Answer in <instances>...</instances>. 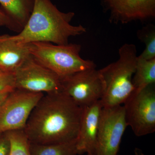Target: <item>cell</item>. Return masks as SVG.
Wrapping results in <instances>:
<instances>
[{
    "mask_svg": "<svg viewBox=\"0 0 155 155\" xmlns=\"http://www.w3.org/2000/svg\"><path fill=\"white\" fill-rule=\"evenodd\" d=\"M82 109L62 92L45 94L34 108L23 130L32 143L72 141L77 137Z\"/></svg>",
    "mask_w": 155,
    "mask_h": 155,
    "instance_id": "1",
    "label": "cell"
},
{
    "mask_svg": "<svg viewBox=\"0 0 155 155\" xmlns=\"http://www.w3.org/2000/svg\"><path fill=\"white\" fill-rule=\"evenodd\" d=\"M74 16L73 12H61L51 0H34L32 12L25 27L12 37L24 44L43 42L68 44L70 38L86 31L82 25L71 24Z\"/></svg>",
    "mask_w": 155,
    "mask_h": 155,
    "instance_id": "2",
    "label": "cell"
},
{
    "mask_svg": "<svg viewBox=\"0 0 155 155\" xmlns=\"http://www.w3.org/2000/svg\"><path fill=\"white\" fill-rule=\"evenodd\" d=\"M119 58L99 69L105 84L101 100L103 107L122 105L134 92L132 79L137 62V50L132 44L123 45L119 48Z\"/></svg>",
    "mask_w": 155,
    "mask_h": 155,
    "instance_id": "3",
    "label": "cell"
},
{
    "mask_svg": "<svg viewBox=\"0 0 155 155\" xmlns=\"http://www.w3.org/2000/svg\"><path fill=\"white\" fill-rule=\"evenodd\" d=\"M81 45L76 44L64 45L37 42L31 43V56L38 63L61 78L76 72L96 68L93 61L80 56Z\"/></svg>",
    "mask_w": 155,
    "mask_h": 155,
    "instance_id": "4",
    "label": "cell"
},
{
    "mask_svg": "<svg viewBox=\"0 0 155 155\" xmlns=\"http://www.w3.org/2000/svg\"><path fill=\"white\" fill-rule=\"evenodd\" d=\"M125 119L136 136L155 131L154 84L137 93H133L123 104Z\"/></svg>",
    "mask_w": 155,
    "mask_h": 155,
    "instance_id": "5",
    "label": "cell"
},
{
    "mask_svg": "<svg viewBox=\"0 0 155 155\" xmlns=\"http://www.w3.org/2000/svg\"><path fill=\"white\" fill-rule=\"evenodd\" d=\"M62 78V92L81 107L101 101L105 84L99 70L96 68L80 71Z\"/></svg>",
    "mask_w": 155,
    "mask_h": 155,
    "instance_id": "6",
    "label": "cell"
},
{
    "mask_svg": "<svg viewBox=\"0 0 155 155\" xmlns=\"http://www.w3.org/2000/svg\"><path fill=\"white\" fill-rule=\"evenodd\" d=\"M44 94L15 88L0 109V133L24 130L31 112Z\"/></svg>",
    "mask_w": 155,
    "mask_h": 155,
    "instance_id": "7",
    "label": "cell"
},
{
    "mask_svg": "<svg viewBox=\"0 0 155 155\" xmlns=\"http://www.w3.org/2000/svg\"><path fill=\"white\" fill-rule=\"evenodd\" d=\"M16 88L48 94L62 92V78L31 55L14 72Z\"/></svg>",
    "mask_w": 155,
    "mask_h": 155,
    "instance_id": "8",
    "label": "cell"
},
{
    "mask_svg": "<svg viewBox=\"0 0 155 155\" xmlns=\"http://www.w3.org/2000/svg\"><path fill=\"white\" fill-rule=\"evenodd\" d=\"M127 127L123 106L103 107L95 155H118L122 137Z\"/></svg>",
    "mask_w": 155,
    "mask_h": 155,
    "instance_id": "9",
    "label": "cell"
},
{
    "mask_svg": "<svg viewBox=\"0 0 155 155\" xmlns=\"http://www.w3.org/2000/svg\"><path fill=\"white\" fill-rule=\"evenodd\" d=\"M116 24L145 21L155 17V0H101Z\"/></svg>",
    "mask_w": 155,
    "mask_h": 155,
    "instance_id": "10",
    "label": "cell"
},
{
    "mask_svg": "<svg viewBox=\"0 0 155 155\" xmlns=\"http://www.w3.org/2000/svg\"><path fill=\"white\" fill-rule=\"evenodd\" d=\"M103 107L101 101L82 109L76 149L78 155H95L97 137Z\"/></svg>",
    "mask_w": 155,
    "mask_h": 155,
    "instance_id": "11",
    "label": "cell"
},
{
    "mask_svg": "<svg viewBox=\"0 0 155 155\" xmlns=\"http://www.w3.org/2000/svg\"><path fill=\"white\" fill-rule=\"evenodd\" d=\"M31 43L19 42L8 35H0V67L14 72L31 54Z\"/></svg>",
    "mask_w": 155,
    "mask_h": 155,
    "instance_id": "12",
    "label": "cell"
},
{
    "mask_svg": "<svg viewBox=\"0 0 155 155\" xmlns=\"http://www.w3.org/2000/svg\"><path fill=\"white\" fill-rule=\"evenodd\" d=\"M34 0H0L2 10L11 20L10 29L20 32L28 21L33 9Z\"/></svg>",
    "mask_w": 155,
    "mask_h": 155,
    "instance_id": "13",
    "label": "cell"
},
{
    "mask_svg": "<svg viewBox=\"0 0 155 155\" xmlns=\"http://www.w3.org/2000/svg\"><path fill=\"white\" fill-rule=\"evenodd\" d=\"M134 91L137 93L155 83V58L150 60L137 57L135 72L132 79Z\"/></svg>",
    "mask_w": 155,
    "mask_h": 155,
    "instance_id": "14",
    "label": "cell"
},
{
    "mask_svg": "<svg viewBox=\"0 0 155 155\" xmlns=\"http://www.w3.org/2000/svg\"><path fill=\"white\" fill-rule=\"evenodd\" d=\"M31 155H78L76 139L62 143L41 144L30 142Z\"/></svg>",
    "mask_w": 155,
    "mask_h": 155,
    "instance_id": "15",
    "label": "cell"
},
{
    "mask_svg": "<svg viewBox=\"0 0 155 155\" xmlns=\"http://www.w3.org/2000/svg\"><path fill=\"white\" fill-rule=\"evenodd\" d=\"M137 36L140 41L144 43L145 48L138 58L146 60L155 58V27L149 24L142 28L137 32Z\"/></svg>",
    "mask_w": 155,
    "mask_h": 155,
    "instance_id": "16",
    "label": "cell"
},
{
    "mask_svg": "<svg viewBox=\"0 0 155 155\" xmlns=\"http://www.w3.org/2000/svg\"><path fill=\"white\" fill-rule=\"evenodd\" d=\"M11 145L9 155H31L30 141L24 130L6 132Z\"/></svg>",
    "mask_w": 155,
    "mask_h": 155,
    "instance_id": "17",
    "label": "cell"
},
{
    "mask_svg": "<svg viewBox=\"0 0 155 155\" xmlns=\"http://www.w3.org/2000/svg\"><path fill=\"white\" fill-rule=\"evenodd\" d=\"M15 88L14 72L0 67V92H11Z\"/></svg>",
    "mask_w": 155,
    "mask_h": 155,
    "instance_id": "18",
    "label": "cell"
},
{
    "mask_svg": "<svg viewBox=\"0 0 155 155\" xmlns=\"http://www.w3.org/2000/svg\"><path fill=\"white\" fill-rule=\"evenodd\" d=\"M11 145L6 132L0 133V155H10Z\"/></svg>",
    "mask_w": 155,
    "mask_h": 155,
    "instance_id": "19",
    "label": "cell"
},
{
    "mask_svg": "<svg viewBox=\"0 0 155 155\" xmlns=\"http://www.w3.org/2000/svg\"><path fill=\"white\" fill-rule=\"evenodd\" d=\"M6 26L11 28V22L8 17L3 10L0 9V27Z\"/></svg>",
    "mask_w": 155,
    "mask_h": 155,
    "instance_id": "20",
    "label": "cell"
},
{
    "mask_svg": "<svg viewBox=\"0 0 155 155\" xmlns=\"http://www.w3.org/2000/svg\"><path fill=\"white\" fill-rule=\"evenodd\" d=\"M11 92H0V109Z\"/></svg>",
    "mask_w": 155,
    "mask_h": 155,
    "instance_id": "21",
    "label": "cell"
},
{
    "mask_svg": "<svg viewBox=\"0 0 155 155\" xmlns=\"http://www.w3.org/2000/svg\"><path fill=\"white\" fill-rule=\"evenodd\" d=\"M134 153L135 155H144L142 150L138 148H135L134 150Z\"/></svg>",
    "mask_w": 155,
    "mask_h": 155,
    "instance_id": "22",
    "label": "cell"
},
{
    "mask_svg": "<svg viewBox=\"0 0 155 155\" xmlns=\"http://www.w3.org/2000/svg\"><path fill=\"white\" fill-rule=\"evenodd\" d=\"M87 155H89V154H87Z\"/></svg>",
    "mask_w": 155,
    "mask_h": 155,
    "instance_id": "23",
    "label": "cell"
},
{
    "mask_svg": "<svg viewBox=\"0 0 155 155\" xmlns=\"http://www.w3.org/2000/svg\"></svg>",
    "mask_w": 155,
    "mask_h": 155,
    "instance_id": "24",
    "label": "cell"
}]
</instances>
